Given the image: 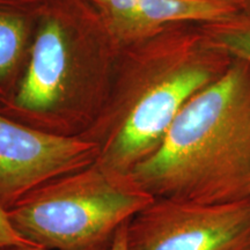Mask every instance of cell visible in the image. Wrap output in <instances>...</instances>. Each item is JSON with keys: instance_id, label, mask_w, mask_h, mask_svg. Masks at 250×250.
I'll return each instance as SVG.
<instances>
[{"instance_id": "cell-10", "label": "cell", "mask_w": 250, "mask_h": 250, "mask_svg": "<svg viewBox=\"0 0 250 250\" xmlns=\"http://www.w3.org/2000/svg\"><path fill=\"white\" fill-rule=\"evenodd\" d=\"M12 246H34L19 235L9 223L7 214L0 208V249Z\"/></svg>"}, {"instance_id": "cell-7", "label": "cell", "mask_w": 250, "mask_h": 250, "mask_svg": "<svg viewBox=\"0 0 250 250\" xmlns=\"http://www.w3.org/2000/svg\"><path fill=\"white\" fill-rule=\"evenodd\" d=\"M203 27V35L213 48L250 66V7Z\"/></svg>"}, {"instance_id": "cell-9", "label": "cell", "mask_w": 250, "mask_h": 250, "mask_svg": "<svg viewBox=\"0 0 250 250\" xmlns=\"http://www.w3.org/2000/svg\"><path fill=\"white\" fill-rule=\"evenodd\" d=\"M110 15L117 26L139 33L138 0H93Z\"/></svg>"}, {"instance_id": "cell-3", "label": "cell", "mask_w": 250, "mask_h": 250, "mask_svg": "<svg viewBox=\"0 0 250 250\" xmlns=\"http://www.w3.org/2000/svg\"><path fill=\"white\" fill-rule=\"evenodd\" d=\"M232 62L204 35L184 41L131 100L99 145L98 160L115 170L131 173L159 147L186 103L220 77Z\"/></svg>"}, {"instance_id": "cell-12", "label": "cell", "mask_w": 250, "mask_h": 250, "mask_svg": "<svg viewBox=\"0 0 250 250\" xmlns=\"http://www.w3.org/2000/svg\"><path fill=\"white\" fill-rule=\"evenodd\" d=\"M110 243L111 242L107 243V245H102L99 247H94V248L83 249V250H110ZM0 250H50V249L41 248V247H36V246H12V247H6V248H2Z\"/></svg>"}, {"instance_id": "cell-1", "label": "cell", "mask_w": 250, "mask_h": 250, "mask_svg": "<svg viewBox=\"0 0 250 250\" xmlns=\"http://www.w3.org/2000/svg\"><path fill=\"white\" fill-rule=\"evenodd\" d=\"M154 198H250V66L233 61L186 103L159 147L131 171Z\"/></svg>"}, {"instance_id": "cell-11", "label": "cell", "mask_w": 250, "mask_h": 250, "mask_svg": "<svg viewBox=\"0 0 250 250\" xmlns=\"http://www.w3.org/2000/svg\"><path fill=\"white\" fill-rule=\"evenodd\" d=\"M129 223V221H127ZM127 223H125L123 226L118 228V230L112 237L110 243V250H127L126 245V226Z\"/></svg>"}, {"instance_id": "cell-6", "label": "cell", "mask_w": 250, "mask_h": 250, "mask_svg": "<svg viewBox=\"0 0 250 250\" xmlns=\"http://www.w3.org/2000/svg\"><path fill=\"white\" fill-rule=\"evenodd\" d=\"M68 66L65 33L56 20L43 24L12 105L29 114L49 112L64 98Z\"/></svg>"}, {"instance_id": "cell-2", "label": "cell", "mask_w": 250, "mask_h": 250, "mask_svg": "<svg viewBox=\"0 0 250 250\" xmlns=\"http://www.w3.org/2000/svg\"><path fill=\"white\" fill-rule=\"evenodd\" d=\"M154 201L131 173L96 160L52 180L6 212L31 245L50 250H83L111 242L133 215Z\"/></svg>"}, {"instance_id": "cell-13", "label": "cell", "mask_w": 250, "mask_h": 250, "mask_svg": "<svg viewBox=\"0 0 250 250\" xmlns=\"http://www.w3.org/2000/svg\"><path fill=\"white\" fill-rule=\"evenodd\" d=\"M249 250H250V249H249Z\"/></svg>"}, {"instance_id": "cell-4", "label": "cell", "mask_w": 250, "mask_h": 250, "mask_svg": "<svg viewBox=\"0 0 250 250\" xmlns=\"http://www.w3.org/2000/svg\"><path fill=\"white\" fill-rule=\"evenodd\" d=\"M127 250H249L250 198L198 203L154 198L130 219Z\"/></svg>"}, {"instance_id": "cell-5", "label": "cell", "mask_w": 250, "mask_h": 250, "mask_svg": "<svg viewBox=\"0 0 250 250\" xmlns=\"http://www.w3.org/2000/svg\"><path fill=\"white\" fill-rule=\"evenodd\" d=\"M100 156L99 144L19 123L0 111V208L7 212L50 181Z\"/></svg>"}, {"instance_id": "cell-8", "label": "cell", "mask_w": 250, "mask_h": 250, "mask_svg": "<svg viewBox=\"0 0 250 250\" xmlns=\"http://www.w3.org/2000/svg\"><path fill=\"white\" fill-rule=\"evenodd\" d=\"M26 35L22 17L7 1L0 0V96L6 93L20 62Z\"/></svg>"}]
</instances>
